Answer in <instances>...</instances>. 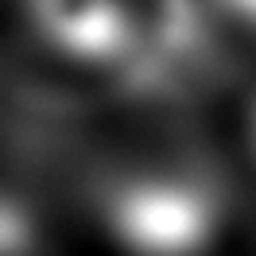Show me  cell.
Segmentation results:
<instances>
[{"mask_svg":"<svg viewBox=\"0 0 256 256\" xmlns=\"http://www.w3.org/2000/svg\"><path fill=\"white\" fill-rule=\"evenodd\" d=\"M28 20L74 62L136 70V24L128 0H28Z\"/></svg>","mask_w":256,"mask_h":256,"instance_id":"obj_1","label":"cell"},{"mask_svg":"<svg viewBox=\"0 0 256 256\" xmlns=\"http://www.w3.org/2000/svg\"><path fill=\"white\" fill-rule=\"evenodd\" d=\"M128 248L148 256H178L210 233V202L182 182H140L120 190L109 210Z\"/></svg>","mask_w":256,"mask_h":256,"instance_id":"obj_2","label":"cell"},{"mask_svg":"<svg viewBox=\"0 0 256 256\" xmlns=\"http://www.w3.org/2000/svg\"><path fill=\"white\" fill-rule=\"evenodd\" d=\"M225 12H233V16L248 20V24H256V0H218Z\"/></svg>","mask_w":256,"mask_h":256,"instance_id":"obj_3","label":"cell"}]
</instances>
